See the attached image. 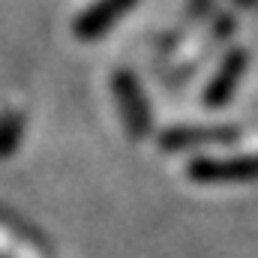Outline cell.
Returning a JSON list of instances; mask_svg holds the SVG:
<instances>
[{"mask_svg":"<svg viewBox=\"0 0 258 258\" xmlns=\"http://www.w3.org/2000/svg\"><path fill=\"white\" fill-rule=\"evenodd\" d=\"M111 87H114V93H117V99L123 105L120 111H123V123H126L129 138H144L147 129H150V111H147V99H144L138 81L126 69H120V72H114Z\"/></svg>","mask_w":258,"mask_h":258,"instance_id":"7a4b0ae2","label":"cell"},{"mask_svg":"<svg viewBox=\"0 0 258 258\" xmlns=\"http://www.w3.org/2000/svg\"><path fill=\"white\" fill-rule=\"evenodd\" d=\"M240 132L234 126H213V129H186L174 126L165 135H159V144L165 150H180V147H192V144H219V141H234Z\"/></svg>","mask_w":258,"mask_h":258,"instance_id":"5b68a950","label":"cell"},{"mask_svg":"<svg viewBox=\"0 0 258 258\" xmlns=\"http://www.w3.org/2000/svg\"><path fill=\"white\" fill-rule=\"evenodd\" d=\"M24 135V114L21 111H3L0 114V159H9L12 150L21 144Z\"/></svg>","mask_w":258,"mask_h":258,"instance_id":"8992f818","label":"cell"},{"mask_svg":"<svg viewBox=\"0 0 258 258\" xmlns=\"http://www.w3.org/2000/svg\"><path fill=\"white\" fill-rule=\"evenodd\" d=\"M243 69H246V51H231V54L225 57V63L219 66V72L213 75V81L207 84V90H204V105H207V108L225 105V102L231 99V93H234V87H237Z\"/></svg>","mask_w":258,"mask_h":258,"instance_id":"277c9868","label":"cell"},{"mask_svg":"<svg viewBox=\"0 0 258 258\" xmlns=\"http://www.w3.org/2000/svg\"><path fill=\"white\" fill-rule=\"evenodd\" d=\"M189 177L195 183H249L258 180V153L237 159H192Z\"/></svg>","mask_w":258,"mask_h":258,"instance_id":"6da1fadb","label":"cell"},{"mask_svg":"<svg viewBox=\"0 0 258 258\" xmlns=\"http://www.w3.org/2000/svg\"><path fill=\"white\" fill-rule=\"evenodd\" d=\"M135 0H96L78 21H75V36L78 39H99L117 18L126 15V9Z\"/></svg>","mask_w":258,"mask_h":258,"instance_id":"3957f363","label":"cell"}]
</instances>
